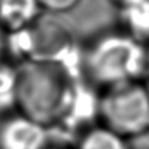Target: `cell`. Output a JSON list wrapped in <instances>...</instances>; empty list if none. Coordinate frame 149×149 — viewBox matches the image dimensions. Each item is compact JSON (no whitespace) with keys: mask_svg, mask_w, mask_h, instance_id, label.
<instances>
[{"mask_svg":"<svg viewBox=\"0 0 149 149\" xmlns=\"http://www.w3.org/2000/svg\"><path fill=\"white\" fill-rule=\"evenodd\" d=\"M141 84H143V86H144L145 92H147V94H148V97H149V71L147 72V74L143 77Z\"/></svg>","mask_w":149,"mask_h":149,"instance_id":"cell-15","label":"cell"},{"mask_svg":"<svg viewBox=\"0 0 149 149\" xmlns=\"http://www.w3.org/2000/svg\"><path fill=\"white\" fill-rule=\"evenodd\" d=\"M79 47L70 28L56 18L42 15L29 28L8 34L7 59L16 65L24 63L65 65L79 76Z\"/></svg>","mask_w":149,"mask_h":149,"instance_id":"cell-3","label":"cell"},{"mask_svg":"<svg viewBox=\"0 0 149 149\" xmlns=\"http://www.w3.org/2000/svg\"><path fill=\"white\" fill-rule=\"evenodd\" d=\"M7 38L8 34L0 26V62L7 59Z\"/></svg>","mask_w":149,"mask_h":149,"instance_id":"cell-12","label":"cell"},{"mask_svg":"<svg viewBox=\"0 0 149 149\" xmlns=\"http://www.w3.org/2000/svg\"><path fill=\"white\" fill-rule=\"evenodd\" d=\"M111 3H113L114 5H115L118 9H120V8H123V7H126V5H128V4H131V3H134V1H136V0H110Z\"/></svg>","mask_w":149,"mask_h":149,"instance_id":"cell-14","label":"cell"},{"mask_svg":"<svg viewBox=\"0 0 149 149\" xmlns=\"http://www.w3.org/2000/svg\"><path fill=\"white\" fill-rule=\"evenodd\" d=\"M52 131L18 111L0 118V149H46Z\"/></svg>","mask_w":149,"mask_h":149,"instance_id":"cell-5","label":"cell"},{"mask_svg":"<svg viewBox=\"0 0 149 149\" xmlns=\"http://www.w3.org/2000/svg\"><path fill=\"white\" fill-rule=\"evenodd\" d=\"M42 15L38 0H0V26L7 34L29 28Z\"/></svg>","mask_w":149,"mask_h":149,"instance_id":"cell-6","label":"cell"},{"mask_svg":"<svg viewBox=\"0 0 149 149\" xmlns=\"http://www.w3.org/2000/svg\"><path fill=\"white\" fill-rule=\"evenodd\" d=\"M43 13L49 15H60L72 10L77 7L80 0H38Z\"/></svg>","mask_w":149,"mask_h":149,"instance_id":"cell-10","label":"cell"},{"mask_svg":"<svg viewBox=\"0 0 149 149\" xmlns=\"http://www.w3.org/2000/svg\"><path fill=\"white\" fill-rule=\"evenodd\" d=\"M46 149H74L73 147V141L68 143V141H56V140L52 137L51 143Z\"/></svg>","mask_w":149,"mask_h":149,"instance_id":"cell-13","label":"cell"},{"mask_svg":"<svg viewBox=\"0 0 149 149\" xmlns=\"http://www.w3.org/2000/svg\"><path fill=\"white\" fill-rule=\"evenodd\" d=\"M127 141H128V149H149V131Z\"/></svg>","mask_w":149,"mask_h":149,"instance_id":"cell-11","label":"cell"},{"mask_svg":"<svg viewBox=\"0 0 149 149\" xmlns=\"http://www.w3.org/2000/svg\"><path fill=\"white\" fill-rule=\"evenodd\" d=\"M118 26L135 41L149 47V0H136L120 8Z\"/></svg>","mask_w":149,"mask_h":149,"instance_id":"cell-7","label":"cell"},{"mask_svg":"<svg viewBox=\"0 0 149 149\" xmlns=\"http://www.w3.org/2000/svg\"><path fill=\"white\" fill-rule=\"evenodd\" d=\"M17 65L10 60L0 62V118L16 110Z\"/></svg>","mask_w":149,"mask_h":149,"instance_id":"cell-9","label":"cell"},{"mask_svg":"<svg viewBox=\"0 0 149 149\" xmlns=\"http://www.w3.org/2000/svg\"><path fill=\"white\" fill-rule=\"evenodd\" d=\"M82 89L77 73L65 65L18 64L16 110L51 131L60 130L72 116Z\"/></svg>","mask_w":149,"mask_h":149,"instance_id":"cell-1","label":"cell"},{"mask_svg":"<svg viewBox=\"0 0 149 149\" xmlns=\"http://www.w3.org/2000/svg\"><path fill=\"white\" fill-rule=\"evenodd\" d=\"M149 71V47L118 25L89 36L79 47V79L98 93L124 82L141 81Z\"/></svg>","mask_w":149,"mask_h":149,"instance_id":"cell-2","label":"cell"},{"mask_svg":"<svg viewBox=\"0 0 149 149\" xmlns=\"http://www.w3.org/2000/svg\"><path fill=\"white\" fill-rule=\"evenodd\" d=\"M74 149H128V141L98 123L82 128L73 137Z\"/></svg>","mask_w":149,"mask_h":149,"instance_id":"cell-8","label":"cell"},{"mask_svg":"<svg viewBox=\"0 0 149 149\" xmlns=\"http://www.w3.org/2000/svg\"><path fill=\"white\" fill-rule=\"evenodd\" d=\"M95 123L126 140L149 131V97L141 81L95 93Z\"/></svg>","mask_w":149,"mask_h":149,"instance_id":"cell-4","label":"cell"}]
</instances>
